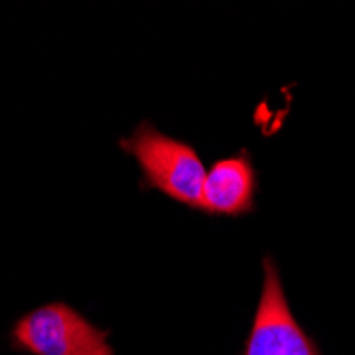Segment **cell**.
<instances>
[{
    "label": "cell",
    "mask_w": 355,
    "mask_h": 355,
    "mask_svg": "<svg viewBox=\"0 0 355 355\" xmlns=\"http://www.w3.org/2000/svg\"><path fill=\"white\" fill-rule=\"evenodd\" d=\"M123 149L139 159L151 185L179 202L200 207L207 171L191 147L143 123L130 139L123 141Z\"/></svg>",
    "instance_id": "6da1fadb"
},
{
    "label": "cell",
    "mask_w": 355,
    "mask_h": 355,
    "mask_svg": "<svg viewBox=\"0 0 355 355\" xmlns=\"http://www.w3.org/2000/svg\"><path fill=\"white\" fill-rule=\"evenodd\" d=\"M15 340L37 355H113L105 334L67 304H47L26 315Z\"/></svg>",
    "instance_id": "7a4b0ae2"
},
{
    "label": "cell",
    "mask_w": 355,
    "mask_h": 355,
    "mask_svg": "<svg viewBox=\"0 0 355 355\" xmlns=\"http://www.w3.org/2000/svg\"><path fill=\"white\" fill-rule=\"evenodd\" d=\"M245 355H317L289 313L279 275L266 262V281Z\"/></svg>",
    "instance_id": "3957f363"
},
{
    "label": "cell",
    "mask_w": 355,
    "mask_h": 355,
    "mask_svg": "<svg viewBox=\"0 0 355 355\" xmlns=\"http://www.w3.org/2000/svg\"><path fill=\"white\" fill-rule=\"evenodd\" d=\"M253 171L245 157H228L207 173L200 209L209 213L239 215L251 209Z\"/></svg>",
    "instance_id": "277c9868"
}]
</instances>
